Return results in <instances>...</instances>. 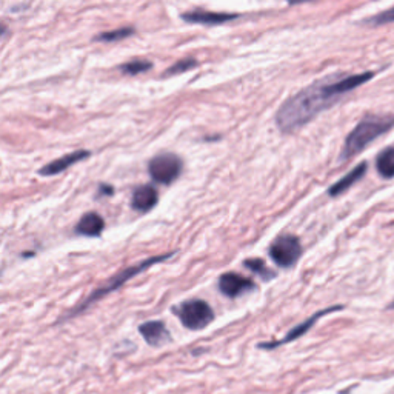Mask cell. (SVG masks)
<instances>
[{
    "label": "cell",
    "instance_id": "21",
    "mask_svg": "<svg viewBox=\"0 0 394 394\" xmlns=\"http://www.w3.org/2000/svg\"><path fill=\"white\" fill-rule=\"evenodd\" d=\"M305 2H311V0H288L290 5H299V3H305Z\"/></svg>",
    "mask_w": 394,
    "mask_h": 394
},
{
    "label": "cell",
    "instance_id": "16",
    "mask_svg": "<svg viewBox=\"0 0 394 394\" xmlns=\"http://www.w3.org/2000/svg\"><path fill=\"white\" fill-rule=\"evenodd\" d=\"M243 265L249 270V271H253L254 274H259V277H263V279H273L274 277V273L271 271L267 265H265V262L262 259H248L243 262Z\"/></svg>",
    "mask_w": 394,
    "mask_h": 394
},
{
    "label": "cell",
    "instance_id": "17",
    "mask_svg": "<svg viewBox=\"0 0 394 394\" xmlns=\"http://www.w3.org/2000/svg\"><path fill=\"white\" fill-rule=\"evenodd\" d=\"M153 68V63L149 60H131L125 63L124 67H120L122 73H125L128 76H136V74H140L143 71H148Z\"/></svg>",
    "mask_w": 394,
    "mask_h": 394
},
{
    "label": "cell",
    "instance_id": "14",
    "mask_svg": "<svg viewBox=\"0 0 394 394\" xmlns=\"http://www.w3.org/2000/svg\"><path fill=\"white\" fill-rule=\"evenodd\" d=\"M367 173V163H359L354 170H351L347 176H343L339 182H336L333 186H329L328 190V195L329 196H339L343 195L347 190H350L351 186L354 183H357L361 181V179Z\"/></svg>",
    "mask_w": 394,
    "mask_h": 394
},
{
    "label": "cell",
    "instance_id": "22",
    "mask_svg": "<svg viewBox=\"0 0 394 394\" xmlns=\"http://www.w3.org/2000/svg\"><path fill=\"white\" fill-rule=\"evenodd\" d=\"M388 308H390V310H394V300H393V304H390Z\"/></svg>",
    "mask_w": 394,
    "mask_h": 394
},
{
    "label": "cell",
    "instance_id": "10",
    "mask_svg": "<svg viewBox=\"0 0 394 394\" xmlns=\"http://www.w3.org/2000/svg\"><path fill=\"white\" fill-rule=\"evenodd\" d=\"M87 157H90V151H85V149H79V151L65 154V156L59 157V159L53 161L51 163L45 165V167L42 168V170L39 171V173H40L42 176H54V174H59V173H62V171H65V170H68L69 167H73L74 163H79L81 161L87 159Z\"/></svg>",
    "mask_w": 394,
    "mask_h": 394
},
{
    "label": "cell",
    "instance_id": "3",
    "mask_svg": "<svg viewBox=\"0 0 394 394\" xmlns=\"http://www.w3.org/2000/svg\"><path fill=\"white\" fill-rule=\"evenodd\" d=\"M171 256H173V253H168V254H163V256H154V257H151V259H147V261H143V262H140V263H138V265H133V267H130V268H125L124 271H120L119 274L113 276V277L110 279V281L106 282L105 285L99 286V288H96L95 291H92L91 295H90L87 299H85L81 305H79V306L76 308V310H73V311L69 313L68 318L77 316L79 313H82L83 310H87V308H90L92 304L99 302V299L105 297L106 295H110V293H113V291H116V290L119 288V286L126 284L128 281H130L131 277L140 274L142 271H145L147 268L153 267L154 263H159V262H163V261L170 259Z\"/></svg>",
    "mask_w": 394,
    "mask_h": 394
},
{
    "label": "cell",
    "instance_id": "15",
    "mask_svg": "<svg viewBox=\"0 0 394 394\" xmlns=\"http://www.w3.org/2000/svg\"><path fill=\"white\" fill-rule=\"evenodd\" d=\"M376 168L382 177H394V148H386L377 156Z\"/></svg>",
    "mask_w": 394,
    "mask_h": 394
},
{
    "label": "cell",
    "instance_id": "13",
    "mask_svg": "<svg viewBox=\"0 0 394 394\" xmlns=\"http://www.w3.org/2000/svg\"><path fill=\"white\" fill-rule=\"evenodd\" d=\"M105 228V220L97 213H87L76 225V233L88 238H97Z\"/></svg>",
    "mask_w": 394,
    "mask_h": 394
},
{
    "label": "cell",
    "instance_id": "1",
    "mask_svg": "<svg viewBox=\"0 0 394 394\" xmlns=\"http://www.w3.org/2000/svg\"><path fill=\"white\" fill-rule=\"evenodd\" d=\"M375 77V73H362L351 76H328L311 83L290 97L279 108L276 114V124L279 130L285 134H291L305 126L308 122L339 102L342 96L367 83Z\"/></svg>",
    "mask_w": 394,
    "mask_h": 394
},
{
    "label": "cell",
    "instance_id": "7",
    "mask_svg": "<svg viewBox=\"0 0 394 394\" xmlns=\"http://www.w3.org/2000/svg\"><path fill=\"white\" fill-rule=\"evenodd\" d=\"M256 285L253 281L238 273H225L219 279V290L228 297H238L242 293L252 291Z\"/></svg>",
    "mask_w": 394,
    "mask_h": 394
},
{
    "label": "cell",
    "instance_id": "5",
    "mask_svg": "<svg viewBox=\"0 0 394 394\" xmlns=\"http://www.w3.org/2000/svg\"><path fill=\"white\" fill-rule=\"evenodd\" d=\"M177 316L181 318L182 324L190 329H202L210 325L214 314L213 308L204 300H188L177 308Z\"/></svg>",
    "mask_w": 394,
    "mask_h": 394
},
{
    "label": "cell",
    "instance_id": "6",
    "mask_svg": "<svg viewBox=\"0 0 394 394\" xmlns=\"http://www.w3.org/2000/svg\"><path fill=\"white\" fill-rule=\"evenodd\" d=\"M300 254H302V245H300L299 239L296 236L284 234L273 242L270 247V256L274 261L276 265L284 268H290L295 265Z\"/></svg>",
    "mask_w": 394,
    "mask_h": 394
},
{
    "label": "cell",
    "instance_id": "4",
    "mask_svg": "<svg viewBox=\"0 0 394 394\" xmlns=\"http://www.w3.org/2000/svg\"><path fill=\"white\" fill-rule=\"evenodd\" d=\"M182 167L183 165L181 157L171 153H163V154H157L149 161L148 171L153 181L163 185H170L181 176Z\"/></svg>",
    "mask_w": 394,
    "mask_h": 394
},
{
    "label": "cell",
    "instance_id": "18",
    "mask_svg": "<svg viewBox=\"0 0 394 394\" xmlns=\"http://www.w3.org/2000/svg\"><path fill=\"white\" fill-rule=\"evenodd\" d=\"M134 34L133 28H120V30L116 31H108V33H102L96 35L95 40L99 42H116V40H122V39H126L130 38V35Z\"/></svg>",
    "mask_w": 394,
    "mask_h": 394
},
{
    "label": "cell",
    "instance_id": "8",
    "mask_svg": "<svg viewBox=\"0 0 394 394\" xmlns=\"http://www.w3.org/2000/svg\"><path fill=\"white\" fill-rule=\"evenodd\" d=\"M343 306H340V305H338V306H331V308H327V310H324V311H318L316 314H314V316H311L310 319L308 320H305L304 324H300V325H297V327H295L291 329V331L285 336V339H282V340H277V342H270V343H262L261 345V348H276V347H279V345H284V343H288V342H293V340H296L297 338H300V336L302 334H305L308 329H310L314 324H316V322L320 319V318H324L325 314H328V313H333V311H338V310H342Z\"/></svg>",
    "mask_w": 394,
    "mask_h": 394
},
{
    "label": "cell",
    "instance_id": "12",
    "mask_svg": "<svg viewBox=\"0 0 394 394\" xmlns=\"http://www.w3.org/2000/svg\"><path fill=\"white\" fill-rule=\"evenodd\" d=\"M157 200H159V195H157L154 186L142 185L134 190L133 197H131V205L136 211L147 213L151 208H154Z\"/></svg>",
    "mask_w": 394,
    "mask_h": 394
},
{
    "label": "cell",
    "instance_id": "19",
    "mask_svg": "<svg viewBox=\"0 0 394 394\" xmlns=\"http://www.w3.org/2000/svg\"><path fill=\"white\" fill-rule=\"evenodd\" d=\"M394 22V6L390 10L382 11L381 14H377V16L367 19V24L372 25V26H381V25H388Z\"/></svg>",
    "mask_w": 394,
    "mask_h": 394
},
{
    "label": "cell",
    "instance_id": "2",
    "mask_svg": "<svg viewBox=\"0 0 394 394\" xmlns=\"http://www.w3.org/2000/svg\"><path fill=\"white\" fill-rule=\"evenodd\" d=\"M394 126L393 116H368L361 120L353 131L348 134L345 145L342 149V161L351 159L367 148L379 136L386 133Z\"/></svg>",
    "mask_w": 394,
    "mask_h": 394
},
{
    "label": "cell",
    "instance_id": "11",
    "mask_svg": "<svg viewBox=\"0 0 394 394\" xmlns=\"http://www.w3.org/2000/svg\"><path fill=\"white\" fill-rule=\"evenodd\" d=\"M236 14H222V13H208L204 10H195L182 14V19L190 24H202V25H219L230 22V20L238 19Z\"/></svg>",
    "mask_w": 394,
    "mask_h": 394
},
{
    "label": "cell",
    "instance_id": "9",
    "mask_svg": "<svg viewBox=\"0 0 394 394\" xmlns=\"http://www.w3.org/2000/svg\"><path fill=\"white\" fill-rule=\"evenodd\" d=\"M139 333L151 347H161L170 342V331L161 320L145 322L139 327Z\"/></svg>",
    "mask_w": 394,
    "mask_h": 394
},
{
    "label": "cell",
    "instance_id": "20",
    "mask_svg": "<svg viewBox=\"0 0 394 394\" xmlns=\"http://www.w3.org/2000/svg\"><path fill=\"white\" fill-rule=\"evenodd\" d=\"M195 67H197V60H195V59H183V60H179L174 67H171V68H168L167 71H165V74H167V76L181 74V73H183V71H188V69L195 68Z\"/></svg>",
    "mask_w": 394,
    "mask_h": 394
}]
</instances>
